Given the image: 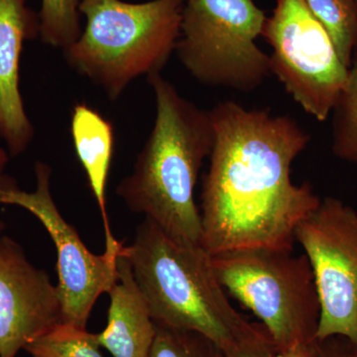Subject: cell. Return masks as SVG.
<instances>
[{
	"instance_id": "obj_1",
	"label": "cell",
	"mask_w": 357,
	"mask_h": 357,
	"mask_svg": "<svg viewBox=\"0 0 357 357\" xmlns=\"http://www.w3.org/2000/svg\"><path fill=\"white\" fill-rule=\"evenodd\" d=\"M210 112L215 136L202 191V246L211 256L293 251L296 229L321 199L311 185L291 178L293 162L311 136L287 115L234 100Z\"/></svg>"
},
{
	"instance_id": "obj_2",
	"label": "cell",
	"mask_w": 357,
	"mask_h": 357,
	"mask_svg": "<svg viewBox=\"0 0 357 357\" xmlns=\"http://www.w3.org/2000/svg\"><path fill=\"white\" fill-rule=\"evenodd\" d=\"M147 79L156 105L153 128L116 194L129 210L142 213L169 236L202 245L201 211L194 192L213 149L211 112L181 96L161 73Z\"/></svg>"
},
{
	"instance_id": "obj_3",
	"label": "cell",
	"mask_w": 357,
	"mask_h": 357,
	"mask_svg": "<svg viewBox=\"0 0 357 357\" xmlns=\"http://www.w3.org/2000/svg\"><path fill=\"white\" fill-rule=\"evenodd\" d=\"M124 253L155 324L201 333L227 357L262 330L230 304L201 244L177 241L144 218Z\"/></svg>"
},
{
	"instance_id": "obj_4",
	"label": "cell",
	"mask_w": 357,
	"mask_h": 357,
	"mask_svg": "<svg viewBox=\"0 0 357 357\" xmlns=\"http://www.w3.org/2000/svg\"><path fill=\"white\" fill-rule=\"evenodd\" d=\"M183 8L184 0H82L86 26L63 50L66 61L115 102L134 79L165 67L180 38Z\"/></svg>"
},
{
	"instance_id": "obj_5",
	"label": "cell",
	"mask_w": 357,
	"mask_h": 357,
	"mask_svg": "<svg viewBox=\"0 0 357 357\" xmlns=\"http://www.w3.org/2000/svg\"><path fill=\"white\" fill-rule=\"evenodd\" d=\"M211 261L222 287L261 321L277 351L316 342L321 305L306 255L253 248Z\"/></svg>"
},
{
	"instance_id": "obj_6",
	"label": "cell",
	"mask_w": 357,
	"mask_h": 357,
	"mask_svg": "<svg viewBox=\"0 0 357 357\" xmlns=\"http://www.w3.org/2000/svg\"><path fill=\"white\" fill-rule=\"evenodd\" d=\"M266 20L253 0H184L175 52L201 84L255 91L271 74L256 44Z\"/></svg>"
},
{
	"instance_id": "obj_7",
	"label": "cell",
	"mask_w": 357,
	"mask_h": 357,
	"mask_svg": "<svg viewBox=\"0 0 357 357\" xmlns=\"http://www.w3.org/2000/svg\"><path fill=\"white\" fill-rule=\"evenodd\" d=\"M261 36L273 50L271 74L307 114L326 121L347 84L349 68L305 0H276Z\"/></svg>"
},
{
	"instance_id": "obj_8",
	"label": "cell",
	"mask_w": 357,
	"mask_h": 357,
	"mask_svg": "<svg viewBox=\"0 0 357 357\" xmlns=\"http://www.w3.org/2000/svg\"><path fill=\"white\" fill-rule=\"evenodd\" d=\"M34 171L36 188L33 192L22 191L10 178L0 183V204L20 206L44 225L57 250L62 321L86 328L96 301L114 287L117 259L124 245L105 246L102 255L89 251L52 197L51 167L38 161Z\"/></svg>"
},
{
	"instance_id": "obj_9",
	"label": "cell",
	"mask_w": 357,
	"mask_h": 357,
	"mask_svg": "<svg viewBox=\"0 0 357 357\" xmlns=\"http://www.w3.org/2000/svg\"><path fill=\"white\" fill-rule=\"evenodd\" d=\"M295 239L304 248L318 290V342L335 335L357 347V211L326 197L298 225Z\"/></svg>"
},
{
	"instance_id": "obj_10",
	"label": "cell",
	"mask_w": 357,
	"mask_h": 357,
	"mask_svg": "<svg viewBox=\"0 0 357 357\" xmlns=\"http://www.w3.org/2000/svg\"><path fill=\"white\" fill-rule=\"evenodd\" d=\"M61 321L60 296L49 274L14 239L0 236V357L17 356Z\"/></svg>"
},
{
	"instance_id": "obj_11",
	"label": "cell",
	"mask_w": 357,
	"mask_h": 357,
	"mask_svg": "<svg viewBox=\"0 0 357 357\" xmlns=\"http://www.w3.org/2000/svg\"><path fill=\"white\" fill-rule=\"evenodd\" d=\"M37 37L38 14L27 0H0V139L11 157L24 153L35 135L20 93V70L23 45Z\"/></svg>"
},
{
	"instance_id": "obj_12",
	"label": "cell",
	"mask_w": 357,
	"mask_h": 357,
	"mask_svg": "<svg viewBox=\"0 0 357 357\" xmlns=\"http://www.w3.org/2000/svg\"><path fill=\"white\" fill-rule=\"evenodd\" d=\"M109 295L107 326L98 333L100 347L114 357H148L156 335V324L124 246L117 259L116 281Z\"/></svg>"
},
{
	"instance_id": "obj_13",
	"label": "cell",
	"mask_w": 357,
	"mask_h": 357,
	"mask_svg": "<svg viewBox=\"0 0 357 357\" xmlns=\"http://www.w3.org/2000/svg\"><path fill=\"white\" fill-rule=\"evenodd\" d=\"M70 134L77 159L83 166L89 188L102 215L105 246L116 245L119 241L112 234L105 199L114 154V126L98 110L86 103H77L73 109Z\"/></svg>"
},
{
	"instance_id": "obj_14",
	"label": "cell",
	"mask_w": 357,
	"mask_h": 357,
	"mask_svg": "<svg viewBox=\"0 0 357 357\" xmlns=\"http://www.w3.org/2000/svg\"><path fill=\"white\" fill-rule=\"evenodd\" d=\"M330 34L342 63L349 68L357 44L356 0H305Z\"/></svg>"
},
{
	"instance_id": "obj_15",
	"label": "cell",
	"mask_w": 357,
	"mask_h": 357,
	"mask_svg": "<svg viewBox=\"0 0 357 357\" xmlns=\"http://www.w3.org/2000/svg\"><path fill=\"white\" fill-rule=\"evenodd\" d=\"M98 333L61 321L26 345L30 357H103Z\"/></svg>"
},
{
	"instance_id": "obj_16",
	"label": "cell",
	"mask_w": 357,
	"mask_h": 357,
	"mask_svg": "<svg viewBox=\"0 0 357 357\" xmlns=\"http://www.w3.org/2000/svg\"><path fill=\"white\" fill-rule=\"evenodd\" d=\"M332 114L333 154L357 165V44L352 54L347 84Z\"/></svg>"
},
{
	"instance_id": "obj_17",
	"label": "cell",
	"mask_w": 357,
	"mask_h": 357,
	"mask_svg": "<svg viewBox=\"0 0 357 357\" xmlns=\"http://www.w3.org/2000/svg\"><path fill=\"white\" fill-rule=\"evenodd\" d=\"M82 0H41L38 13L39 38L62 50L76 41L82 32Z\"/></svg>"
},
{
	"instance_id": "obj_18",
	"label": "cell",
	"mask_w": 357,
	"mask_h": 357,
	"mask_svg": "<svg viewBox=\"0 0 357 357\" xmlns=\"http://www.w3.org/2000/svg\"><path fill=\"white\" fill-rule=\"evenodd\" d=\"M148 357H225L201 333L156 324V335Z\"/></svg>"
},
{
	"instance_id": "obj_19",
	"label": "cell",
	"mask_w": 357,
	"mask_h": 357,
	"mask_svg": "<svg viewBox=\"0 0 357 357\" xmlns=\"http://www.w3.org/2000/svg\"><path fill=\"white\" fill-rule=\"evenodd\" d=\"M277 351L273 340L263 326L255 337L243 344L231 357H275Z\"/></svg>"
},
{
	"instance_id": "obj_20",
	"label": "cell",
	"mask_w": 357,
	"mask_h": 357,
	"mask_svg": "<svg viewBox=\"0 0 357 357\" xmlns=\"http://www.w3.org/2000/svg\"><path fill=\"white\" fill-rule=\"evenodd\" d=\"M317 357H357V347L347 338L335 335L317 340Z\"/></svg>"
},
{
	"instance_id": "obj_21",
	"label": "cell",
	"mask_w": 357,
	"mask_h": 357,
	"mask_svg": "<svg viewBox=\"0 0 357 357\" xmlns=\"http://www.w3.org/2000/svg\"><path fill=\"white\" fill-rule=\"evenodd\" d=\"M275 357H317V340L312 344L296 345L285 351H277Z\"/></svg>"
},
{
	"instance_id": "obj_22",
	"label": "cell",
	"mask_w": 357,
	"mask_h": 357,
	"mask_svg": "<svg viewBox=\"0 0 357 357\" xmlns=\"http://www.w3.org/2000/svg\"><path fill=\"white\" fill-rule=\"evenodd\" d=\"M9 156L10 155H9L7 150L0 148V183L3 182L4 180L8 178L4 176V170H6L7 164H8Z\"/></svg>"
},
{
	"instance_id": "obj_23",
	"label": "cell",
	"mask_w": 357,
	"mask_h": 357,
	"mask_svg": "<svg viewBox=\"0 0 357 357\" xmlns=\"http://www.w3.org/2000/svg\"><path fill=\"white\" fill-rule=\"evenodd\" d=\"M4 227H6V225H4L3 222L0 220V236H2V232H3Z\"/></svg>"
},
{
	"instance_id": "obj_24",
	"label": "cell",
	"mask_w": 357,
	"mask_h": 357,
	"mask_svg": "<svg viewBox=\"0 0 357 357\" xmlns=\"http://www.w3.org/2000/svg\"><path fill=\"white\" fill-rule=\"evenodd\" d=\"M356 6H357V0H356Z\"/></svg>"
},
{
	"instance_id": "obj_25",
	"label": "cell",
	"mask_w": 357,
	"mask_h": 357,
	"mask_svg": "<svg viewBox=\"0 0 357 357\" xmlns=\"http://www.w3.org/2000/svg\"><path fill=\"white\" fill-rule=\"evenodd\" d=\"M225 357H227V356H225Z\"/></svg>"
}]
</instances>
